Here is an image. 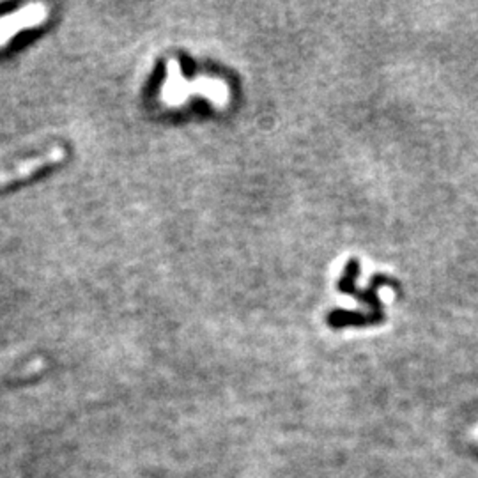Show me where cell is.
Listing matches in <instances>:
<instances>
[{
    "label": "cell",
    "instance_id": "1",
    "mask_svg": "<svg viewBox=\"0 0 478 478\" xmlns=\"http://www.w3.org/2000/svg\"><path fill=\"white\" fill-rule=\"evenodd\" d=\"M204 96L218 109H223L229 103V87L218 78L201 77L197 80H187L181 73V66L177 60L170 59L167 62V78L162 87V101L170 106H179L187 103L190 96Z\"/></svg>",
    "mask_w": 478,
    "mask_h": 478
},
{
    "label": "cell",
    "instance_id": "2",
    "mask_svg": "<svg viewBox=\"0 0 478 478\" xmlns=\"http://www.w3.org/2000/svg\"><path fill=\"white\" fill-rule=\"evenodd\" d=\"M48 6L30 4V6L21 7V9L0 18V48H4L13 38H16L21 30L45 23L48 20Z\"/></svg>",
    "mask_w": 478,
    "mask_h": 478
},
{
    "label": "cell",
    "instance_id": "3",
    "mask_svg": "<svg viewBox=\"0 0 478 478\" xmlns=\"http://www.w3.org/2000/svg\"><path fill=\"white\" fill-rule=\"evenodd\" d=\"M66 158V149L62 145H53L48 151L43 155L35 156V158L25 160V162L16 163L11 169H6L0 172V187H9V184L16 183V181H23L32 177L34 174L41 172L46 167L57 165V163L64 162Z\"/></svg>",
    "mask_w": 478,
    "mask_h": 478
}]
</instances>
